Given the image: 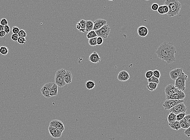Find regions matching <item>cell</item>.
<instances>
[{
  "mask_svg": "<svg viewBox=\"0 0 190 140\" xmlns=\"http://www.w3.org/2000/svg\"><path fill=\"white\" fill-rule=\"evenodd\" d=\"M138 33L140 37H145L148 35V29L146 27L143 26H140L138 29Z\"/></svg>",
  "mask_w": 190,
  "mask_h": 140,
  "instance_id": "cell-17",
  "label": "cell"
},
{
  "mask_svg": "<svg viewBox=\"0 0 190 140\" xmlns=\"http://www.w3.org/2000/svg\"><path fill=\"white\" fill-rule=\"evenodd\" d=\"M190 114H188V115H186L184 117V118H183V120H184V121L188 123H190Z\"/></svg>",
  "mask_w": 190,
  "mask_h": 140,
  "instance_id": "cell-43",
  "label": "cell"
},
{
  "mask_svg": "<svg viewBox=\"0 0 190 140\" xmlns=\"http://www.w3.org/2000/svg\"><path fill=\"white\" fill-rule=\"evenodd\" d=\"M153 76L159 79L160 78V73L158 70H154L153 71Z\"/></svg>",
  "mask_w": 190,
  "mask_h": 140,
  "instance_id": "cell-30",
  "label": "cell"
},
{
  "mask_svg": "<svg viewBox=\"0 0 190 140\" xmlns=\"http://www.w3.org/2000/svg\"><path fill=\"white\" fill-rule=\"evenodd\" d=\"M190 127L187 129H186L184 131V134L187 137H190Z\"/></svg>",
  "mask_w": 190,
  "mask_h": 140,
  "instance_id": "cell-45",
  "label": "cell"
},
{
  "mask_svg": "<svg viewBox=\"0 0 190 140\" xmlns=\"http://www.w3.org/2000/svg\"><path fill=\"white\" fill-rule=\"evenodd\" d=\"M180 123V125L181 128L183 129H187L189 128L190 126V123L186 122L183 120V119L182 120H180L179 121Z\"/></svg>",
  "mask_w": 190,
  "mask_h": 140,
  "instance_id": "cell-25",
  "label": "cell"
},
{
  "mask_svg": "<svg viewBox=\"0 0 190 140\" xmlns=\"http://www.w3.org/2000/svg\"><path fill=\"white\" fill-rule=\"evenodd\" d=\"M95 86L96 83L93 81L89 80V81H87L86 83V86L89 90H90L93 89Z\"/></svg>",
  "mask_w": 190,
  "mask_h": 140,
  "instance_id": "cell-22",
  "label": "cell"
},
{
  "mask_svg": "<svg viewBox=\"0 0 190 140\" xmlns=\"http://www.w3.org/2000/svg\"><path fill=\"white\" fill-rule=\"evenodd\" d=\"M19 37L18 34H13L11 36V39L14 41H17Z\"/></svg>",
  "mask_w": 190,
  "mask_h": 140,
  "instance_id": "cell-39",
  "label": "cell"
},
{
  "mask_svg": "<svg viewBox=\"0 0 190 140\" xmlns=\"http://www.w3.org/2000/svg\"><path fill=\"white\" fill-rule=\"evenodd\" d=\"M10 28L8 25H7L4 26V31H5L6 33V35H8L10 33Z\"/></svg>",
  "mask_w": 190,
  "mask_h": 140,
  "instance_id": "cell-41",
  "label": "cell"
},
{
  "mask_svg": "<svg viewBox=\"0 0 190 140\" xmlns=\"http://www.w3.org/2000/svg\"><path fill=\"white\" fill-rule=\"evenodd\" d=\"M4 30V26L0 24V31H3Z\"/></svg>",
  "mask_w": 190,
  "mask_h": 140,
  "instance_id": "cell-49",
  "label": "cell"
},
{
  "mask_svg": "<svg viewBox=\"0 0 190 140\" xmlns=\"http://www.w3.org/2000/svg\"><path fill=\"white\" fill-rule=\"evenodd\" d=\"M58 93V86L55 83H54L51 86L50 91V96L51 97L52 96H56Z\"/></svg>",
  "mask_w": 190,
  "mask_h": 140,
  "instance_id": "cell-19",
  "label": "cell"
},
{
  "mask_svg": "<svg viewBox=\"0 0 190 140\" xmlns=\"http://www.w3.org/2000/svg\"><path fill=\"white\" fill-rule=\"evenodd\" d=\"M188 79V75L183 72L175 80L174 86L181 91H184L186 89V81Z\"/></svg>",
  "mask_w": 190,
  "mask_h": 140,
  "instance_id": "cell-3",
  "label": "cell"
},
{
  "mask_svg": "<svg viewBox=\"0 0 190 140\" xmlns=\"http://www.w3.org/2000/svg\"><path fill=\"white\" fill-rule=\"evenodd\" d=\"M8 48L4 46H0V53L2 55L6 56L9 53Z\"/></svg>",
  "mask_w": 190,
  "mask_h": 140,
  "instance_id": "cell-24",
  "label": "cell"
},
{
  "mask_svg": "<svg viewBox=\"0 0 190 140\" xmlns=\"http://www.w3.org/2000/svg\"><path fill=\"white\" fill-rule=\"evenodd\" d=\"M148 82V83L150 82H152V83H156L157 84H158L160 82L159 80V79L157 78L156 77H154V76H152V77H151L150 78L148 79L147 80Z\"/></svg>",
  "mask_w": 190,
  "mask_h": 140,
  "instance_id": "cell-28",
  "label": "cell"
},
{
  "mask_svg": "<svg viewBox=\"0 0 190 140\" xmlns=\"http://www.w3.org/2000/svg\"><path fill=\"white\" fill-rule=\"evenodd\" d=\"M110 31L111 28L110 27L106 24L100 29L95 31L97 37H101L103 39H106L110 34Z\"/></svg>",
  "mask_w": 190,
  "mask_h": 140,
  "instance_id": "cell-5",
  "label": "cell"
},
{
  "mask_svg": "<svg viewBox=\"0 0 190 140\" xmlns=\"http://www.w3.org/2000/svg\"><path fill=\"white\" fill-rule=\"evenodd\" d=\"M6 35V33L4 30L0 31V37H5Z\"/></svg>",
  "mask_w": 190,
  "mask_h": 140,
  "instance_id": "cell-47",
  "label": "cell"
},
{
  "mask_svg": "<svg viewBox=\"0 0 190 140\" xmlns=\"http://www.w3.org/2000/svg\"><path fill=\"white\" fill-rule=\"evenodd\" d=\"M65 71V69H61L58 70L56 73L55 83L57 85L58 87L62 88L66 85L64 78V75Z\"/></svg>",
  "mask_w": 190,
  "mask_h": 140,
  "instance_id": "cell-4",
  "label": "cell"
},
{
  "mask_svg": "<svg viewBox=\"0 0 190 140\" xmlns=\"http://www.w3.org/2000/svg\"><path fill=\"white\" fill-rule=\"evenodd\" d=\"M159 5L157 3H154L152 4V5L151 6V8L153 11H157L158 8H159Z\"/></svg>",
  "mask_w": 190,
  "mask_h": 140,
  "instance_id": "cell-36",
  "label": "cell"
},
{
  "mask_svg": "<svg viewBox=\"0 0 190 140\" xmlns=\"http://www.w3.org/2000/svg\"><path fill=\"white\" fill-rule=\"evenodd\" d=\"M48 131L50 136L52 137L55 139H58L61 137L62 132L57 128L49 126Z\"/></svg>",
  "mask_w": 190,
  "mask_h": 140,
  "instance_id": "cell-10",
  "label": "cell"
},
{
  "mask_svg": "<svg viewBox=\"0 0 190 140\" xmlns=\"http://www.w3.org/2000/svg\"><path fill=\"white\" fill-rule=\"evenodd\" d=\"M89 60L92 63L97 64L100 62L101 58L98 53L96 51H94L90 55L89 57Z\"/></svg>",
  "mask_w": 190,
  "mask_h": 140,
  "instance_id": "cell-16",
  "label": "cell"
},
{
  "mask_svg": "<svg viewBox=\"0 0 190 140\" xmlns=\"http://www.w3.org/2000/svg\"><path fill=\"white\" fill-rule=\"evenodd\" d=\"M129 73L124 70L120 71L118 76V79L120 81H126L129 80Z\"/></svg>",
  "mask_w": 190,
  "mask_h": 140,
  "instance_id": "cell-15",
  "label": "cell"
},
{
  "mask_svg": "<svg viewBox=\"0 0 190 140\" xmlns=\"http://www.w3.org/2000/svg\"><path fill=\"white\" fill-rule=\"evenodd\" d=\"M145 76L147 80L150 78L151 77L153 76V71H152L151 70L147 71L145 74Z\"/></svg>",
  "mask_w": 190,
  "mask_h": 140,
  "instance_id": "cell-32",
  "label": "cell"
},
{
  "mask_svg": "<svg viewBox=\"0 0 190 140\" xmlns=\"http://www.w3.org/2000/svg\"><path fill=\"white\" fill-rule=\"evenodd\" d=\"M158 58L170 64L175 62L176 53V48L171 42H163L160 44L156 52Z\"/></svg>",
  "mask_w": 190,
  "mask_h": 140,
  "instance_id": "cell-1",
  "label": "cell"
},
{
  "mask_svg": "<svg viewBox=\"0 0 190 140\" xmlns=\"http://www.w3.org/2000/svg\"><path fill=\"white\" fill-rule=\"evenodd\" d=\"M180 91H181L172 84H170L167 85L165 88V91L166 96L172 95L173 94Z\"/></svg>",
  "mask_w": 190,
  "mask_h": 140,
  "instance_id": "cell-9",
  "label": "cell"
},
{
  "mask_svg": "<svg viewBox=\"0 0 190 140\" xmlns=\"http://www.w3.org/2000/svg\"><path fill=\"white\" fill-rule=\"evenodd\" d=\"M146 0V1H148V0Z\"/></svg>",
  "mask_w": 190,
  "mask_h": 140,
  "instance_id": "cell-51",
  "label": "cell"
},
{
  "mask_svg": "<svg viewBox=\"0 0 190 140\" xmlns=\"http://www.w3.org/2000/svg\"><path fill=\"white\" fill-rule=\"evenodd\" d=\"M103 39L101 38V37H97V45H101L102 44H103Z\"/></svg>",
  "mask_w": 190,
  "mask_h": 140,
  "instance_id": "cell-37",
  "label": "cell"
},
{
  "mask_svg": "<svg viewBox=\"0 0 190 140\" xmlns=\"http://www.w3.org/2000/svg\"><path fill=\"white\" fill-rule=\"evenodd\" d=\"M79 23L80 24L81 26V29H84L86 30V21L84 20H81L80 21H79Z\"/></svg>",
  "mask_w": 190,
  "mask_h": 140,
  "instance_id": "cell-35",
  "label": "cell"
},
{
  "mask_svg": "<svg viewBox=\"0 0 190 140\" xmlns=\"http://www.w3.org/2000/svg\"><path fill=\"white\" fill-rule=\"evenodd\" d=\"M20 30L19 28L16 27V26H14L12 28V32L13 34H18V32H19Z\"/></svg>",
  "mask_w": 190,
  "mask_h": 140,
  "instance_id": "cell-42",
  "label": "cell"
},
{
  "mask_svg": "<svg viewBox=\"0 0 190 140\" xmlns=\"http://www.w3.org/2000/svg\"><path fill=\"white\" fill-rule=\"evenodd\" d=\"M174 122L171 123H169V125L170 128H171L172 129L175 130V128L174 125Z\"/></svg>",
  "mask_w": 190,
  "mask_h": 140,
  "instance_id": "cell-46",
  "label": "cell"
},
{
  "mask_svg": "<svg viewBox=\"0 0 190 140\" xmlns=\"http://www.w3.org/2000/svg\"><path fill=\"white\" fill-rule=\"evenodd\" d=\"M18 34L19 37L26 38L27 36V33H26V32L24 30H20L19 32H18Z\"/></svg>",
  "mask_w": 190,
  "mask_h": 140,
  "instance_id": "cell-31",
  "label": "cell"
},
{
  "mask_svg": "<svg viewBox=\"0 0 190 140\" xmlns=\"http://www.w3.org/2000/svg\"><path fill=\"white\" fill-rule=\"evenodd\" d=\"M109 0V1H114V0Z\"/></svg>",
  "mask_w": 190,
  "mask_h": 140,
  "instance_id": "cell-50",
  "label": "cell"
},
{
  "mask_svg": "<svg viewBox=\"0 0 190 140\" xmlns=\"http://www.w3.org/2000/svg\"><path fill=\"white\" fill-rule=\"evenodd\" d=\"M53 83H48L43 86L41 89V91L42 95L45 97L49 99L51 98L50 96V91L51 86H52Z\"/></svg>",
  "mask_w": 190,
  "mask_h": 140,
  "instance_id": "cell-8",
  "label": "cell"
},
{
  "mask_svg": "<svg viewBox=\"0 0 190 140\" xmlns=\"http://www.w3.org/2000/svg\"><path fill=\"white\" fill-rule=\"evenodd\" d=\"M163 10H164V12L165 14H166L167 13L169 12V7L167 5H163Z\"/></svg>",
  "mask_w": 190,
  "mask_h": 140,
  "instance_id": "cell-44",
  "label": "cell"
},
{
  "mask_svg": "<svg viewBox=\"0 0 190 140\" xmlns=\"http://www.w3.org/2000/svg\"><path fill=\"white\" fill-rule=\"evenodd\" d=\"M164 4L168 7L169 10L166 14L169 17H174L179 13L181 4L178 0H166Z\"/></svg>",
  "mask_w": 190,
  "mask_h": 140,
  "instance_id": "cell-2",
  "label": "cell"
},
{
  "mask_svg": "<svg viewBox=\"0 0 190 140\" xmlns=\"http://www.w3.org/2000/svg\"><path fill=\"white\" fill-rule=\"evenodd\" d=\"M183 72L182 68H177L171 70L170 72V75L171 79L175 81L176 79Z\"/></svg>",
  "mask_w": 190,
  "mask_h": 140,
  "instance_id": "cell-14",
  "label": "cell"
},
{
  "mask_svg": "<svg viewBox=\"0 0 190 140\" xmlns=\"http://www.w3.org/2000/svg\"><path fill=\"white\" fill-rule=\"evenodd\" d=\"M176 115L172 112H170L167 117V120L169 123L174 122L176 120Z\"/></svg>",
  "mask_w": 190,
  "mask_h": 140,
  "instance_id": "cell-23",
  "label": "cell"
},
{
  "mask_svg": "<svg viewBox=\"0 0 190 140\" xmlns=\"http://www.w3.org/2000/svg\"><path fill=\"white\" fill-rule=\"evenodd\" d=\"M185 94L183 91H180L172 95L166 96V99H173V100H184L185 98Z\"/></svg>",
  "mask_w": 190,
  "mask_h": 140,
  "instance_id": "cell-12",
  "label": "cell"
},
{
  "mask_svg": "<svg viewBox=\"0 0 190 140\" xmlns=\"http://www.w3.org/2000/svg\"><path fill=\"white\" fill-rule=\"evenodd\" d=\"M184 102V100H177L173 99H166L163 104V107L165 110H170L171 108L178 104Z\"/></svg>",
  "mask_w": 190,
  "mask_h": 140,
  "instance_id": "cell-7",
  "label": "cell"
},
{
  "mask_svg": "<svg viewBox=\"0 0 190 140\" xmlns=\"http://www.w3.org/2000/svg\"><path fill=\"white\" fill-rule=\"evenodd\" d=\"M158 86V84L156 83L150 82L148 83V84L146 86V88L148 90L150 91H152L156 90Z\"/></svg>",
  "mask_w": 190,
  "mask_h": 140,
  "instance_id": "cell-21",
  "label": "cell"
},
{
  "mask_svg": "<svg viewBox=\"0 0 190 140\" xmlns=\"http://www.w3.org/2000/svg\"><path fill=\"white\" fill-rule=\"evenodd\" d=\"M97 37L89 39V45L91 46L92 47L96 46L97 45Z\"/></svg>",
  "mask_w": 190,
  "mask_h": 140,
  "instance_id": "cell-27",
  "label": "cell"
},
{
  "mask_svg": "<svg viewBox=\"0 0 190 140\" xmlns=\"http://www.w3.org/2000/svg\"><path fill=\"white\" fill-rule=\"evenodd\" d=\"M157 11L158 13L160 15H164V10H163V5H160V6L159 7L158 10H157Z\"/></svg>",
  "mask_w": 190,
  "mask_h": 140,
  "instance_id": "cell-40",
  "label": "cell"
},
{
  "mask_svg": "<svg viewBox=\"0 0 190 140\" xmlns=\"http://www.w3.org/2000/svg\"><path fill=\"white\" fill-rule=\"evenodd\" d=\"M64 80L66 84H69L71 83L73 76L70 71L66 70L64 75Z\"/></svg>",
  "mask_w": 190,
  "mask_h": 140,
  "instance_id": "cell-18",
  "label": "cell"
},
{
  "mask_svg": "<svg viewBox=\"0 0 190 140\" xmlns=\"http://www.w3.org/2000/svg\"><path fill=\"white\" fill-rule=\"evenodd\" d=\"M50 126L57 128L63 132L65 130V126L63 123L60 120H54L51 121Z\"/></svg>",
  "mask_w": 190,
  "mask_h": 140,
  "instance_id": "cell-11",
  "label": "cell"
},
{
  "mask_svg": "<svg viewBox=\"0 0 190 140\" xmlns=\"http://www.w3.org/2000/svg\"><path fill=\"white\" fill-rule=\"evenodd\" d=\"M76 27L77 29L78 30H80V29H81V26H80V24L79 23V22L77 23V24H76Z\"/></svg>",
  "mask_w": 190,
  "mask_h": 140,
  "instance_id": "cell-48",
  "label": "cell"
},
{
  "mask_svg": "<svg viewBox=\"0 0 190 140\" xmlns=\"http://www.w3.org/2000/svg\"><path fill=\"white\" fill-rule=\"evenodd\" d=\"M26 41V38L24 37H19L17 40L18 43L21 45L25 44Z\"/></svg>",
  "mask_w": 190,
  "mask_h": 140,
  "instance_id": "cell-33",
  "label": "cell"
},
{
  "mask_svg": "<svg viewBox=\"0 0 190 140\" xmlns=\"http://www.w3.org/2000/svg\"><path fill=\"white\" fill-rule=\"evenodd\" d=\"M187 107L184 104V102L178 104L175 106L174 107L171 108L169 110V112H172L177 115V114L182 113H186L187 111Z\"/></svg>",
  "mask_w": 190,
  "mask_h": 140,
  "instance_id": "cell-6",
  "label": "cell"
},
{
  "mask_svg": "<svg viewBox=\"0 0 190 140\" xmlns=\"http://www.w3.org/2000/svg\"><path fill=\"white\" fill-rule=\"evenodd\" d=\"M97 37V34L96 33L95 31L93 30L88 32L87 34L86 35V37L88 39H90L91 38H95Z\"/></svg>",
  "mask_w": 190,
  "mask_h": 140,
  "instance_id": "cell-26",
  "label": "cell"
},
{
  "mask_svg": "<svg viewBox=\"0 0 190 140\" xmlns=\"http://www.w3.org/2000/svg\"><path fill=\"white\" fill-rule=\"evenodd\" d=\"M94 26V23L91 20H87L86 24V32H89L93 30Z\"/></svg>",
  "mask_w": 190,
  "mask_h": 140,
  "instance_id": "cell-20",
  "label": "cell"
},
{
  "mask_svg": "<svg viewBox=\"0 0 190 140\" xmlns=\"http://www.w3.org/2000/svg\"><path fill=\"white\" fill-rule=\"evenodd\" d=\"M8 22L6 18H2V19H1L0 21V24L3 26L8 25Z\"/></svg>",
  "mask_w": 190,
  "mask_h": 140,
  "instance_id": "cell-38",
  "label": "cell"
},
{
  "mask_svg": "<svg viewBox=\"0 0 190 140\" xmlns=\"http://www.w3.org/2000/svg\"><path fill=\"white\" fill-rule=\"evenodd\" d=\"M186 115L185 113H182L177 114L176 115V120L180 121V120H182L184 118V117Z\"/></svg>",
  "mask_w": 190,
  "mask_h": 140,
  "instance_id": "cell-29",
  "label": "cell"
},
{
  "mask_svg": "<svg viewBox=\"0 0 190 140\" xmlns=\"http://www.w3.org/2000/svg\"><path fill=\"white\" fill-rule=\"evenodd\" d=\"M173 123H174V125L175 130H176L178 131L181 128V127L179 121L176 120V121L174 122Z\"/></svg>",
  "mask_w": 190,
  "mask_h": 140,
  "instance_id": "cell-34",
  "label": "cell"
},
{
  "mask_svg": "<svg viewBox=\"0 0 190 140\" xmlns=\"http://www.w3.org/2000/svg\"><path fill=\"white\" fill-rule=\"evenodd\" d=\"M93 23L94 26L93 30L96 31L100 29L103 26H104V25L107 24V21L104 19H98L95 20Z\"/></svg>",
  "mask_w": 190,
  "mask_h": 140,
  "instance_id": "cell-13",
  "label": "cell"
}]
</instances>
